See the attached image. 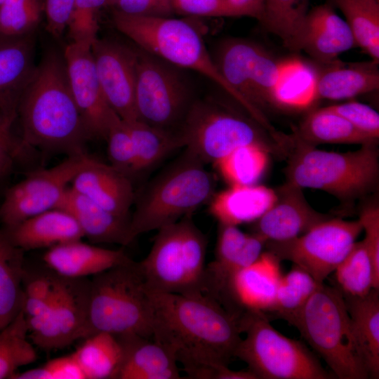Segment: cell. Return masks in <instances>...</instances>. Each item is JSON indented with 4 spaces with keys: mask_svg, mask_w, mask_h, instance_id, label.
I'll use <instances>...</instances> for the list:
<instances>
[{
    "mask_svg": "<svg viewBox=\"0 0 379 379\" xmlns=\"http://www.w3.org/2000/svg\"><path fill=\"white\" fill-rule=\"evenodd\" d=\"M310 274L293 265L281 276L268 312L287 322L305 305L319 284Z\"/></svg>",
    "mask_w": 379,
    "mask_h": 379,
    "instance_id": "40",
    "label": "cell"
},
{
    "mask_svg": "<svg viewBox=\"0 0 379 379\" xmlns=\"http://www.w3.org/2000/svg\"><path fill=\"white\" fill-rule=\"evenodd\" d=\"M135 52L138 119L172 131L175 125L182 122L191 105L187 83L176 66L140 48Z\"/></svg>",
    "mask_w": 379,
    "mask_h": 379,
    "instance_id": "11",
    "label": "cell"
},
{
    "mask_svg": "<svg viewBox=\"0 0 379 379\" xmlns=\"http://www.w3.org/2000/svg\"><path fill=\"white\" fill-rule=\"evenodd\" d=\"M357 46L347 22L330 4L318 5L307 11L296 40L295 50H303L322 65Z\"/></svg>",
    "mask_w": 379,
    "mask_h": 379,
    "instance_id": "19",
    "label": "cell"
},
{
    "mask_svg": "<svg viewBox=\"0 0 379 379\" xmlns=\"http://www.w3.org/2000/svg\"><path fill=\"white\" fill-rule=\"evenodd\" d=\"M105 140L110 165L129 178L136 173L133 140L125 122L119 116L112 123Z\"/></svg>",
    "mask_w": 379,
    "mask_h": 379,
    "instance_id": "43",
    "label": "cell"
},
{
    "mask_svg": "<svg viewBox=\"0 0 379 379\" xmlns=\"http://www.w3.org/2000/svg\"><path fill=\"white\" fill-rule=\"evenodd\" d=\"M326 107L348 121L368 137L378 140L379 114L370 106L357 101H350Z\"/></svg>",
    "mask_w": 379,
    "mask_h": 379,
    "instance_id": "45",
    "label": "cell"
},
{
    "mask_svg": "<svg viewBox=\"0 0 379 379\" xmlns=\"http://www.w3.org/2000/svg\"><path fill=\"white\" fill-rule=\"evenodd\" d=\"M234 17L248 16L260 20L265 0H225Z\"/></svg>",
    "mask_w": 379,
    "mask_h": 379,
    "instance_id": "52",
    "label": "cell"
},
{
    "mask_svg": "<svg viewBox=\"0 0 379 379\" xmlns=\"http://www.w3.org/2000/svg\"><path fill=\"white\" fill-rule=\"evenodd\" d=\"M115 27L138 48L168 63L202 74L235 100L258 123L267 126L264 113L244 99L225 80L198 32L188 22L169 17L131 15L116 9Z\"/></svg>",
    "mask_w": 379,
    "mask_h": 379,
    "instance_id": "3",
    "label": "cell"
},
{
    "mask_svg": "<svg viewBox=\"0 0 379 379\" xmlns=\"http://www.w3.org/2000/svg\"><path fill=\"white\" fill-rule=\"evenodd\" d=\"M173 0H120L117 9L131 15L169 17L173 13Z\"/></svg>",
    "mask_w": 379,
    "mask_h": 379,
    "instance_id": "50",
    "label": "cell"
},
{
    "mask_svg": "<svg viewBox=\"0 0 379 379\" xmlns=\"http://www.w3.org/2000/svg\"><path fill=\"white\" fill-rule=\"evenodd\" d=\"M279 260L272 253H262L252 265L241 271L234 281L235 295L244 310L269 311L281 275Z\"/></svg>",
    "mask_w": 379,
    "mask_h": 379,
    "instance_id": "28",
    "label": "cell"
},
{
    "mask_svg": "<svg viewBox=\"0 0 379 379\" xmlns=\"http://www.w3.org/2000/svg\"><path fill=\"white\" fill-rule=\"evenodd\" d=\"M152 338V309L138 262L131 260L93 276L83 338L97 333Z\"/></svg>",
    "mask_w": 379,
    "mask_h": 379,
    "instance_id": "5",
    "label": "cell"
},
{
    "mask_svg": "<svg viewBox=\"0 0 379 379\" xmlns=\"http://www.w3.org/2000/svg\"><path fill=\"white\" fill-rule=\"evenodd\" d=\"M174 13L201 17H234L225 0H173Z\"/></svg>",
    "mask_w": 379,
    "mask_h": 379,
    "instance_id": "48",
    "label": "cell"
},
{
    "mask_svg": "<svg viewBox=\"0 0 379 379\" xmlns=\"http://www.w3.org/2000/svg\"><path fill=\"white\" fill-rule=\"evenodd\" d=\"M335 287L343 296L360 297L379 290L374 268L364 241H355L334 272Z\"/></svg>",
    "mask_w": 379,
    "mask_h": 379,
    "instance_id": "34",
    "label": "cell"
},
{
    "mask_svg": "<svg viewBox=\"0 0 379 379\" xmlns=\"http://www.w3.org/2000/svg\"><path fill=\"white\" fill-rule=\"evenodd\" d=\"M8 37H5L0 34V42Z\"/></svg>",
    "mask_w": 379,
    "mask_h": 379,
    "instance_id": "54",
    "label": "cell"
},
{
    "mask_svg": "<svg viewBox=\"0 0 379 379\" xmlns=\"http://www.w3.org/2000/svg\"><path fill=\"white\" fill-rule=\"evenodd\" d=\"M131 260L123 250L100 248L81 239L51 247L44 255L51 270L69 278L93 277Z\"/></svg>",
    "mask_w": 379,
    "mask_h": 379,
    "instance_id": "21",
    "label": "cell"
},
{
    "mask_svg": "<svg viewBox=\"0 0 379 379\" xmlns=\"http://www.w3.org/2000/svg\"><path fill=\"white\" fill-rule=\"evenodd\" d=\"M270 154L258 145H242L220 158L214 165L230 185H255L267 166Z\"/></svg>",
    "mask_w": 379,
    "mask_h": 379,
    "instance_id": "38",
    "label": "cell"
},
{
    "mask_svg": "<svg viewBox=\"0 0 379 379\" xmlns=\"http://www.w3.org/2000/svg\"><path fill=\"white\" fill-rule=\"evenodd\" d=\"M57 208L69 212L78 222L84 237L92 242L127 246L133 241L130 234L131 218L109 212L70 187Z\"/></svg>",
    "mask_w": 379,
    "mask_h": 379,
    "instance_id": "23",
    "label": "cell"
},
{
    "mask_svg": "<svg viewBox=\"0 0 379 379\" xmlns=\"http://www.w3.org/2000/svg\"><path fill=\"white\" fill-rule=\"evenodd\" d=\"M240 326L245 338L239 343L234 357L245 362L257 379L335 378L305 344L277 331L263 311L246 310Z\"/></svg>",
    "mask_w": 379,
    "mask_h": 379,
    "instance_id": "10",
    "label": "cell"
},
{
    "mask_svg": "<svg viewBox=\"0 0 379 379\" xmlns=\"http://www.w3.org/2000/svg\"><path fill=\"white\" fill-rule=\"evenodd\" d=\"M365 231L363 239L373 262L376 281L379 283V207L373 204L364 207L358 219Z\"/></svg>",
    "mask_w": 379,
    "mask_h": 379,
    "instance_id": "47",
    "label": "cell"
},
{
    "mask_svg": "<svg viewBox=\"0 0 379 379\" xmlns=\"http://www.w3.org/2000/svg\"><path fill=\"white\" fill-rule=\"evenodd\" d=\"M345 17L357 46L379 61V0H330Z\"/></svg>",
    "mask_w": 379,
    "mask_h": 379,
    "instance_id": "36",
    "label": "cell"
},
{
    "mask_svg": "<svg viewBox=\"0 0 379 379\" xmlns=\"http://www.w3.org/2000/svg\"><path fill=\"white\" fill-rule=\"evenodd\" d=\"M316 75V69L302 60H284L274 93V106L291 109L310 106L317 100Z\"/></svg>",
    "mask_w": 379,
    "mask_h": 379,
    "instance_id": "33",
    "label": "cell"
},
{
    "mask_svg": "<svg viewBox=\"0 0 379 379\" xmlns=\"http://www.w3.org/2000/svg\"><path fill=\"white\" fill-rule=\"evenodd\" d=\"M205 165L186 150L137 199L131 216L130 234L138 235L175 222L209 201L215 181Z\"/></svg>",
    "mask_w": 379,
    "mask_h": 379,
    "instance_id": "7",
    "label": "cell"
},
{
    "mask_svg": "<svg viewBox=\"0 0 379 379\" xmlns=\"http://www.w3.org/2000/svg\"><path fill=\"white\" fill-rule=\"evenodd\" d=\"M90 157L86 154L68 157L59 164L36 171L5 193L0 206L3 227L55 208L76 175L86 165Z\"/></svg>",
    "mask_w": 379,
    "mask_h": 379,
    "instance_id": "14",
    "label": "cell"
},
{
    "mask_svg": "<svg viewBox=\"0 0 379 379\" xmlns=\"http://www.w3.org/2000/svg\"><path fill=\"white\" fill-rule=\"evenodd\" d=\"M307 4L308 0H265L260 21L269 32L279 36L286 47L295 50Z\"/></svg>",
    "mask_w": 379,
    "mask_h": 379,
    "instance_id": "39",
    "label": "cell"
},
{
    "mask_svg": "<svg viewBox=\"0 0 379 379\" xmlns=\"http://www.w3.org/2000/svg\"><path fill=\"white\" fill-rule=\"evenodd\" d=\"M28 335L22 310L0 330V379H11L18 368L36 361L37 354Z\"/></svg>",
    "mask_w": 379,
    "mask_h": 379,
    "instance_id": "37",
    "label": "cell"
},
{
    "mask_svg": "<svg viewBox=\"0 0 379 379\" xmlns=\"http://www.w3.org/2000/svg\"><path fill=\"white\" fill-rule=\"evenodd\" d=\"M3 228L12 244L24 251L49 248L84 237L75 218L67 211L59 208L32 216L14 226Z\"/></svg>",
    "mask_w": 379,
    "mask_h": 379,
    "instance_id": "22",
    "label": "cell"
},
{
    "mask_svg": "<svg viewBox=\"0 0 379 379\" xmlns=\"http://www.w3.org/2000/svg\"><path fill=\"white\" fill-rule=\"evenodd\" d=\"M90 280L55 273L52 300L39 327L29 333L46 351L64 348L83 338L88 319Z\"/></svg>",
    "mask_w": 379,
    "mask_h": 379,
    "instance_id": "15",
    "label": "cell"
},
{
    "mask_svg": "<svg viewBox=\"0 0 379 379\" xmlns=\"http://www.w3.org/2000/svg\"><path fill=\"white\" fill-rule=\"evenodd\" d=\"M85 339L72 354L86 379H115L124 355L119 337L100 332Z\"/></svg>",
    "mask_w": 379,
    "mask_h": 379,
    "instance_id": "32",
    "label": "cell"
},
{
    "mask_svg": "<svg viewBox=\"0 0 379 379\" xmlns=\"http://www.w3.org/2000/svg\"><path fill=\"white\" fill-rule=\"evenodd\" d=\"M16 119V109L0 110V181L11 171L14 160L23 152L20 139L13 133Z\"/></svg>",
    "mask_w": 379,
    "mask_h": 379,
    "instance_id": "46",
    "label": "cell"
},
{
    "mask_svg": "<svg viewBox=\"0 0 379 379\" xmlns=\"http://www.w3.org/2000/svg\"><path fill=\"white\" fill-rule=\"evenodd\" d=\"M148 292L152 338L173 354L189 378L215 379L218 367L234 358L240 317L204 294Z\"/></svg>",
    "mask_w": 379,
    "mask_h": 379,
    "instance_id": "1",
    "label": "cell"
},
{
    "mask_svg": "<svg viewBox=\"0 0 379 379\" xmlns=\"http://www.w3.org/2000/svg\"><path fill=\"white\" fill-rule=\"evenodd\" d=\"M70 187L109 212L131 218L130 208L135 199L131 178L110 164L90 158Z\"/></svg>",
    "mask_w": 379,
    "mask_h": 379,
    "instance_id": "20",
    "label": "cell"
},
{
    "mask_svg": "<svg viewBox=\"0 0 379 379\" xmlns=\"http://www.w3.org/2000/svg\"><path fill=\"white\" fill-rule=\"evenodd\" d=\"M91 48L100 84L109 107L125 121L138 119L135 48L98 38Z\"/></svg>",
    "mask_w": 379,
    "mask_h": 379,
    "instance_id": "17",
    "label": "cell"
},
{
    "mask_svg": "<svg viewBox=\"0 0 379 379\" xmlns=\"http://www.w3.org/2000/svg\"><path fill=\"white\" fill-rule=\"evenodd\" d=\"M288 323L299 331L335 378H369L344 298L335 286L320 284Z\"/></svg>",
    "mask_w": 379,
    "mask_h": 379,
    "instance_id": "4",
    "label": "cell"
},
{
    "mask_svg": "<svg viewBox=\"0 0 379 379\" xmlns=\"http://www.w3.org/2000/svg\"><path fill=\"white\" fill-rule=\"evenodd\" d=\"M44 366L50 379H86L72 354L53 359Z\"/></svg>",
    "mask_w": 379,
    "mask_h": 379,
    "instance_id": "51",
    "label": "cell"
},
{
    "mask_svg": "<svg viewBox=\"0 0 379 379\" xmlns=\"http://www.w3.org/2000/svg\"><path fill=\"white\" fill-rule=\"evenodd\" d=\"M138 265L149 291L204 294L207 240L191 215L159 228Z\"/></svg>",
    "mask_w": 379,
    "mask_h": 379,
    "instance_id": "9",
    "label": "cell"
},
{
    "mask_svg": "<svg viewBox=\"0 0 379 379\" xmlns=\"http://www.w3.org/2000/svg\"><path fill=\"white\" fill-rule=\"evenodd\" d=\"M91 45L70 42L64 58L71 91L89 139H106L118 116L102 93Z\"/></svg>",
    "mask_w": 379,
    "mask_h": 379,
    "instance_id": "16",
    "label": "cell"
},
{
    "mask_svg": "<svg viewBox=\"0 0 379 379\" xmlns=\"http://www.w3.org/2000/svg\"><path fill=\"white\" fill-rule=\"evenodd\" d=\"M107 0H75L67 26L71 42L91 46L98 38L97 13Z\"/></svg>",
    "mask_w": 379,
    "mask_h": 379,
    "instance_id": "44",
    "label": "cell"
},
{
    "mask_svg": "<svg viewBox=\"0 0 379 379\" xmlns=\"http://www.w3.org/2000/svg\"><path fill=\"white\" fill-rule=\"evenodd\" d=\"M293 140L286 168L287 182L302 189L324 191L345 201L365 195L377 185L379 154L376 143L338 153L317 149L293 138Z\"/></svg>",
    "mask_w": 379,
    "mask_h": 379,
    "instance_id": "6",
    "label": "cell"
},
{
    "mask_svg": "<svg viewBox=\"0 0 379 379\" xmlns=\"http://www.w3.org/2000/svg\"><path fill=\"white\" fill-rule=\"evenodd\" d=\"M292 136L313 146L324 143L362 145L377 144L378 142L326 107L310 112L295 128Z\"/></svg>",
    "mask_w": 379,
    "mask_h": 379,
    "instance_id": "30",
    "label": "cell"
},
{
    "mask_svg": "<svg viewBox=\"0 0 379 379\" xmlns=\"http://www.w3.org/2000/svg\"><path fill=\"white\" fill-rule=\"evenodd\" d=\"M23 253L0 227V330L22 309Z\"/></svg>",
    "mask_w": 379,
    "mask_h": 379,
    "instance_id": "31",
    "label": "cell"
},
{
    "mask_svg": "<svg viewBox=\"0 0 379 379\" xmlns=\"http://www.w3.org/2000/svg\"><path fill=\"white\" fill-rule=\"evenodd\" d=\"M214 60L227 83L248 103L261 112L274 106L284 60L255 42L237 38L224 41Z\"/></svg>",
    "mask_w": 379,
    "mask_h": 379,
    "instance_id": "13",
    "label": "cell"
},
{
    "mask_svg": "<svg viewBox=\"0 0 379 379\" xmlns=\"http://www.w3.org/2000/svg\"><path fill=\"white\" fill-rule=\"evenodd\" d=\"M277 199L276 191L263 185H230L214 193L209 201V213L220 224L238 226L255 221Z\"/></svg>",
    "mask_w": 379,
    "mask_h": 379,
    "instance_id": "27",
    "label": "cell"
},
{
    "mask_svg": "<svg viewBox=\"0 0 379 379\" xmlns=\"http://www.w3.org/2000/svg\"><path fill=\"white\" fill-rule=\"evenodd\" d=\"M343 298L369 378H378L379 290L372 289L360 297Z\"/></svg>",
    "mask_w": 379,
    "mask_h": 379,
    "instance_id": "29",
    "label": "cell"
},
{
    "mask_svg": "<svg viewBox=\"0 0 379 379\" xmlns=\"http://www.w3.org/2000/svg\"><path fill=\"white\" fill-rule=\"evenodd\" d=\"M17 119L23 150L38 148L68 157L85 154L89 139L69 84L63 54L48 50L22 92Z\"/></svg>",
    "mask_w": 379,
    "mask_h": 379,
    "instance_id": "2",
    "label": "cell"
},
{
    "mask_svg": "<svg viewBox=\"0 0 379 379\" xmlns=\"http://www.w3.org/2000/svg\"><path fill=\"white\" fill-rule=\"evenodd\" d=\"M55 273H30L25 270L22 287V312L29 333L35 331L43 321L52 300Z\"/></svg>",
    "mask_w": 379,
    "mask_h": 379,
    "instance_id": "41",
    "label": "cell"
},
{
    "mask_svg": "<svg viewBox=\"0 0 379 379\" xmlns=\"http://www.w3.org/2000/svg\"><path fill=\"white\" fill-rule=\"evenodd\" d=\"M178 133L182 147L204 164H214L246 145H258L279 156L288 155L291 147L289 136L272 134L253 119L206 101L190 105Z\"/></svg>",
    "mask_w": 379,
    "mask_h": 379,
    "instance_id": "8",
    "label": "cell"
},
{
    "mask_svg": "<svg viewBox=\"0 0 379 379\" xmlns=\"http://www.w3.org/2000/svg\"><path fill=\"white\" fill-rule=\"evenodd\" d=\"M42 11V0H4L0 6V34L16 37L34 32Z\"/></svg>",
    "mask_w": 379,
    "mask_h": 379,
    "instance_id": "42",
    "label": "cell"
},
{
    "mask_svg": "<svg viewBox=\"0 0 379 379\" xmlns=\"http://www.w3.org/2000/svg\"><path fill=\"white\" fill-rule=\"evenodd\" d=\"M4 0H0V6L4 2Z\"/></svg>",
    "mask_w": 379,
    "mask_h": 379,
    "instance_id": "55",
    "label": "cell"
},
{
    "mask_svg": "<svg viewBox=\"0 0 379 379\" xmlns=\"http://www.w3.org/2000/svg\"><path fill=\"white\" fill-rule=\"evenodd\" d=\"M317 70L316 99L340 100L371 93L379 88L378 62L345 64L335 60Z\"/></svg>",
    "mask_w": 379,
    "mask_h": 379,
    "instance_id": "26",
    "label": "cell"
},
{
    "mask_svg": "<svg viewBox=\"0 0 379 379\" xmlns=\"http://www.w3.org/2000/svg\"><path fill=\"white\" fill-rule=\"evenodd\" d=\"M124 349L115 379H179L178 361L162 344L138 335H117Z\"/></svg>",
    "mask_w": 379,
    "mask_h": 379,
    "instance_id": "24",
    "label": "cell"
},
{
    "mask_svg": "<svg viewBox=\"0 0 379 379\" xmlns=\"http://www.w3.org/2000/svg\"><path fill=\"white\" fill-rule=\"evenodd\" d=\"M34 48V32L0 42V110L17 109L36 67Z\"/></svg>",
    "mask_w": 379,
    "mask_h": 379,
    "instance_id": "25",
    "label": "cell"
},
{
    "mask_svg": "<svg viewBox=\"0 0 379 379\" xmlns=\"http://www.w3.org/2000/svg\"><path fill=\"white\" fill-rule=\"evenodd\" d=\"M362 232L359 220L330 218L292 239L265 244L279 261L288 260L324 283L351 249Z\"/></svg>",
    "mask_w": 379,
    "mask_h": 379,
    "instance_id": "12",
    "label": "cell"
},
{
    "mask_svg": "<svg viewBox=\"0 0 379 379\" xmlns=\"http://www.w3.org/2000/svg\"><path fill=\"white\" fill-rule=\"evenodd\" d=\"M275 191V201L255 220L253 232L265 241L292 239L331 218L314 209L298 186L286 181Z\"/></svg>",
    "mask_w": 379,
    "mask_h": 379,
    "instance_id": "18",
    "label": "cell"
},
{
    "mask_svg": "<svg viewBox=\"0 0 379 379\" xmlns=\"http://www.w3.org/2000/svg\"><path fill=\"white\" fill-rule=\"evenodd\" d=\"M120 0H107L106 5H116Z\"/></svg>",
    "mask_w": 379,
    "mask_h": 379,
    "instance_id": "53",
    "label": "cell"
},
{
    "mask_svg": "<svg viewBox=\"0 0 379 379\" xmlns=\"http://www.w3.org/2000/svg\"><path fill=\"white\" fill-rule=\"evenodd\" d=\"M75 0H45L44 11L46 29L54 37L60 38L67 28Z\"/></svg>",
    "mask_w": 379,
    "mask_h": 379,
    "instance_id": "49",
    "label": "cell"
},
{
    "mask_svg": "<svg viewBox=\"0 0 379 379\" xmlns=\"http://www.w3.org/2000/svg\"><path fill=\"white\" fill-rule=\"evenodd\" d=\"M124 121L135 149L136 173L152 167L172 151L182 147L178 132L157 128L139 119Z\"/></svg>",
    "mask_w": 379,
    "mask_h": 379,
    "instance_id": "35",
    "label": "cell"
}]
</instances>
